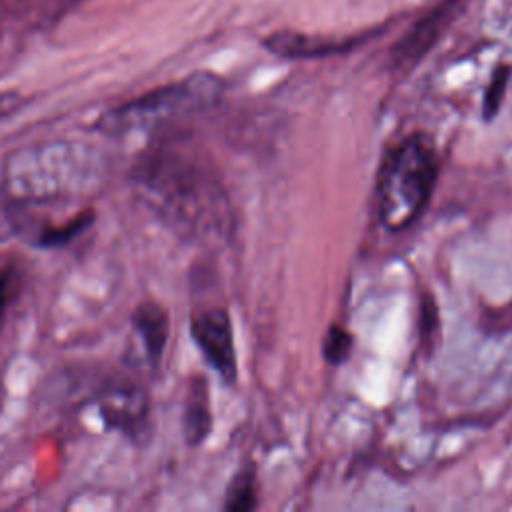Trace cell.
<instances>
[{"mask_svg":"<svg viewBox=\"0 0 512 512\" xmlns=\"http://www.w3.org/2000/svg\"><path fill=\"white\" fill-rule=\"evenodd\" d=\"M136 182L162 218L196 238H228L232 206L218 178L174 150H156L136 166Z\"/></svg>","mask_w":512,"mask_h":512,"instance_id":"cell-1","label":"cell"},{"mask_svg":"<svg viewBox=\"0 0 512 512\" xmlns=\"http://www.w3.org/2000/svg\"><path fill=\"white\" fill-rule=\"evenodd\" d=\"M438 308H436V302L432 298V294L428 292H422V298H420V338H422V344L426 346V350L432 348V344L436 342V334H438V328H440V322H438Z\"/></svg>","mask_w":512,"mask_h":512,"instance_id":"cell-16","label":"cell"},{"mask_svg":"<svg viewBox=\"0 0 512 512\" xmlns=\"http://www.w3.org/2000/svg\"><path fill=\"white\" fill-rule=\"evenodd\" d=\"M220 92L222 80L214 74L200 72L108 110L96 126L108 136H126L152 130L158 124L214 104Z\"/></svg>","mask_w":512,"mask_h":512,"instance_id":"cell-4","label":"cell"},{"mask_svg":"<svg viewBox=\"0 0 512 512\" xmlns=\"http://www.w3.org/2000/svg\"><path fill=\"white\" fill-rule=\"evenodd\" d=\"M438 168L434 140L424 132H414L388 150L376 182L378 218L388 230L402 232L424 214Z\"/></svg>","mask_w":512,"mask_h":512,"instance_id":"cell-3","label":"cell"},{"mask_svg":"<svg viewBox=\"0 0 512 512\" xmlns=\"http://www.w3.org/2000/svg\"><path fill=\"white\" fill-rule=\"evenodd\" d=\"M134 332L140 336L146 360L152 368H156L164 356L168 334H170V318L164 306L156 302H142L132 312Z\"/></svg>","mask_w":512,"mask_h":512,"instance_id":"cell-9","label":"cell"},{"mask_svg":"<svg viewBox=\"0 0 512 512\" xmlns=\"http://www.w3.org/2000/svg\"><path fill=\"white\" fill-rule=\"evenodd\" d=\"M352 346H354L352 334H350L344 326L332 324V326L326 330L324 340H322V354H324V360L330 362L332 366H340V364H344V362L350 358Z\"/></svg>","mask_w":512,"mask_h":512,"instance_id":"cell-14","label":"cell"},{"mask_svg":"<svg viewBox=\"0 0 512 512\" xmlns=\"http://www.w3.org/2000/svg\"><path fill=\"white\" fill-rule=\"evenodd\" d=\"M374 36L372 32L334 38L322 34H304L296 30H278L262 40V46L278 58L286 60H310V58H326L350 52L364 44L368 38Z\"/></svg>","mask_w":512,"mask_h":512,"instance_id":"cell-8","label":"cell"},{"mask_svg":"<svg viewBox=\"0 0 512 512\" xmlns=\"http://www.w3.org/2000/svg\"><path fill=\"white\" fill-rule=\"evenodd\" d=\"M16 230V218H12L8 212L0 210V240L10 236Z\"/></svg>","mask_w":512,"mask_h":512,"instance_id":"cell-18","label":"cell"},{"mask_svg":"<svg viewBox=\"0 0 512 512\" xmlns=\"http://www.w3.org/2000/svg\"><path fill=\"white\" fill-rule=\"evenodd\" d=\"M98 410L108 428L120 430L134 442L148 434L150 404L146 392L136 384L120 382L108 386L98 398Z\"/></svg>","mask_w":512,"mask_h":512,"instance_id":"cell-7","label":"cell"},{"mask_svg":"<svg viewBox=\"0 0 512 512\" xmlns=\"http://www.w3.org/2000/svg\"><path fill=\"white\" fill-rule=\"evenodd\" d=\"M478 328L486 336L512 334V302L502 306H482L478 316Z\"/></svg>","mask_w":512,"mask_h":512,"instance_id":"cell-15","label":"cell"},{"mask_svg":"<svg viewBox=\"0 0 512 512\" xmlns=\"http://www.w3.org/2000/svg\"><path fill=\"white\" fill-rule=\"evenodd\" d=\"M460 8L462 0H444L442 4L428 10L422 18H418L394 44L390 52L392 68L396 72H410L440 40Z\"/></svg>","mask_w":512,"mask_h":512,"instance_id":"cell-6","label":"cell"},{"mask_svg":"<svg viewBox=\"0 0 512 512\" xmlns=\"http://www.w3.org/2000/svg\"><path fill=\"white\" fill-rule=\"evenodd\" d=\"M98 154L74 142L34 144L14 152L4 166V188L16 202L78 196L94 188L102 168Z\"/></svg>","mask_w":512,"mask_h":512,"instance_id":"cell-2","label":"cell"},{"mask_svg":"<svg viewBox=\"0 0 512 512\" xmlns=\"http://www.w3.org/2000/svg\"><path fill=\"white\" fill-rule=\"evenodd\" d=\"M16 280H18V270L14 266H0V320L6 314V308L10 300L14 298L16 292Z\"/></svg>","mask_w":512,"mask_h":512,"instance_id":"cell-17","label":"cell"},{"mask_svg":"<svg viewBox=\"0 0 512 512\" xmlns=\"http://www.w3.org/2000/svg\"><path fill=\"white\" fill-rule=\"evenodd\" d=\"M258 504L256 498V470L252 464L242 466L230 480L224 496L226 512H252Z\"/></svg>","mask_w":512,"mask_h":512,"instance_id":"cell-11","label":"cell"},{"mask_svg":"<svg viewBox=\"0 0 512 512\" xmlns=\"http://www.w3.org/2000/svg\"><path fill=\"white\" fill-rule=\"evenodd\" d=\"M94 220V212H80L72 218H68L66 222L60 224H46L38 230L36 234V244L42 248H56V246H64L66 242H70L72 238H76L80 232H84L90 222Z\"/></svg>","mask_w":512,"mask_h":512,"instance_id":"cell-12","label":"cell"},{"mask_svg":"<svg viewBox=\"0 0 512 512\" xmlns=\"http://www.w3.org/2000/svg\"><path fill=\"white\" fill-rule=\"evenodd\" d=\"M190 334L206 362L218 376L232 384L236 382L238 364L232 336V322L224 308H206L190 318Z\"/></svg>","mask_w":512,"mask_h":512,"instance_id":"cell-5","label":"cell"},{"mask_svg":"<svg viewBox=\"0 0 512 512\" xmlns=\"http://www.w3.org/2000/svg\"><path fill=\"white\" fill-rule=\"evenodd\" d=\"M182 426L188 446H200L212 430V412L204 378H196L188 388Z\"/></svg>","mask_w":512,"mask_h":512,"instance_id":"cell-10","label":"cell"},{"mask_svg":"<svg viewBox=\"0 0 512 512\" xmlns=\"http://www.w3.org/2000/svg\"><path fill=\"white\" fill-rule=\"evenodd\" d=\"M510 76H512V66L510 64H498L492 70V76L488 80V86H486L484 98H482V116H484V120H492L500 112Z\"/></svg>","mask_w":512,"mask_h":512,"instance_id":"cell-13","label":"cell"},{"mask_svg":"<svg viewBox=\"0 0 512 512\" xmlns=\"http://www.w3.org/2000/svg\"><path fill=\"white\" fill-rule=\"evenodd\" d=\"M16 96H0V116L10 112L16 106Z\"/></svg>","mask_w":512,"mask_h":512,"instance_id":"cell-19","label":"cell"}]
</instances>
